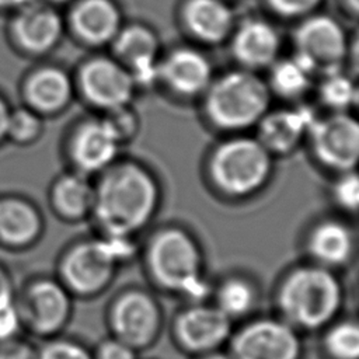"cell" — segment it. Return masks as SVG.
Returning a JSON list of instances; mask_svg holds the SVG:
<instances>
[{
  "instance_id": "6da1fadb",
  "label": "cell",
  "mask_w": 359,
  "mask_h": 359,
  "mask_svg": "<svg viewBox=\"0 0 359 359\" xmlns=\"http://www.w3.org/2000/svg\"><path fill=\"white\" fill-rule=\"evenodd\" d=\"M158 199V184L143 164L116 160L100 172L91 213L105 233L129 236L151 219Z\"/></svg>"
},
{
  "instance_id": "7a4b0ae2",
  "label": "cell",
  "mask_w": 359,
  "mask_h": 359,
  "mask_svg": "<svg viewBox=\"0 0 359 359\" xmlns=\"http://www.w3.org/2000/svg\"><path fill=\"white\" fill-rule=\"evenodd\" d=\"M202 100L203 114L216 129L243 133L269 111L272 93L257 72L240 67L215 76Z\"/></svg>"
},
{
  "instance_id": "3957f363",
  "label": "cell",
  "mask_w": 359,
  "mask_h": 359,
  "mask_svg": "<svg viewBox=\"0 0 359 359\" xmlns=\"http://www.w3.org/2000/svg\"><path fill=\"white\" fill-rule=\"evenodd\" d=\"M272 170L273 156L255 136L243 133L219 143L208 161L213 185L231 198L258 192L269 181Z\"/></svg>"
},
{
  "instance_id": "277c9868",
  "label": "cell",
  "mask_w": 359,
  "mask_h": 359,
  "mask_svg": "<svg viewBox=\"0 0 359 359\" xmlns=\"http://www.w3.org/2000/svg\"><path fill=\"white\" fill-rule=\"evenodd\" d=\"M278 303L290 324L317 328L337 313L341 303V287L328 269L303 266L294 269L282 282Z\"/></svg>"
},
{
  "instance_id": "5b68a950",
  "label": "cell",
  "mask_w": 359,
  "mask_h": 359,
  "mask_svg": "<svg viewBox=\"0 0 359 359\" xmlns=\"http://www.w3.org/2000/svg\"><path fill=\"white\" fill-rule=\"evenodd\" d=\"M147 262L154 279L164 287L189 297H202L206 285L201 275V254L189 234L165 229L156 234L147 250Z\"/></svg>"
},
{
  "instance_id": "8992f818",
  "label": "cell",
  "mask_w": 359,
  "mask_h": 359,
  "mask_svg": "<svg viewBox=\"0 0 359 359\" xmlns=\"http://www.w3.org/2000/svg\"><path fill=\"white\" fill-rule=\"evenodd\" d=\"M349 43L345 27L330 14L313 13L302 18L293 31V56L316 77L342 70Z\"/></svg>"
},
{
  "instance_id": "52a82bcc",
  "label": "cell",
  "mask_w": 359,
  "mask_h": 359,
  "mask_svg": "<svg viewBox=\"0 0 359 359\" xmlns=\"http://www.w3.org/2000/svg\"><path fill=\"white\" fill-rule=\"evenodd\" d=\"M69 290L56 278L32 276L15 289L14 304L22 330L34 337L52 338L70 316Z\"/></svg>"
},
{
  "instance_id": "ba28073f",
  "label": "cell",
  "mask_w": 359,
  "mask_h": 359,
  "mask_svg": "<svg viewBox=\"0 0 359 359\" xmlns=\"http://www.w3.org/2000/svg\"><path fill=\"white\" fill-rule=\"evenodd\" d=\"M76 93L91 107L109 111L132 104L137 90L129 70L114 56H93L73 77Z\"/></svg>"
},
{
  "instance_id": "9c48e42d",
  "label": "cell",
  "mask_w": 359,
  "mask_h": 359,
  "mask_svg": "<svg viewBox=\"0 0 359 359\" xmlns=\"http://www.w3.org/2000/svg\"><path fill=\"white\" fill-rule=\"evenodd\" d=\"M317 163L338 172L352 171L359 157V125L349 112L317 116L307 139Z\"/></svg>"
},
{
  "instance_id": "30bf717a",
  "label": "cell",
  "mask_w": 359,
  "mask_h": 359,
  "mask_svg": "<svg viewBox=\"0 0 359 359\" xmlns=\"http://www.w3.org/2000/svg\"><path fill=\"white\" fill-rule=\"evenodd\" d=\"M8 38L13 46L27 56H45L62 41L66 20L57 6L39 0L11 11Z\"/></svg>"
},
{
  "instance_id": "8fae6325",
  "label": "cell",
  "mask_w": 359,
  "mask_h": 359,
  "mask_svg": "<svg viewBox=\"0 0 359 359\" xmlns=\"http://www.w3.org/2000/svg\"><path fill=\"white\" fill-rule=\"evenodd\" d=\"M115 264L101 238L79 243L60 258L57 279L69 292L90 294L108 283Z\"/></svg>"
},
{
  "instance_id": "7c38bea8",
  "label": "cell",
  "mask_w": 359,
  "mask_h": 359,
  "mask_svg": "<svg viewBox=\"0 0 359 359\" xmlns=\"http://www.w3.org/2000/svg\"><path fill=\"white\" fill-rule=\"evenodd\" d=\"M215 79L209 57L196 48L177 46L160 57L158 83L180 98H202Z\"/></svg>"
},
{
  "instance_id": "4fadbf2b",
  "label": "cell",
  "mask_w": 359,
  "mask_h": 359,
  "mask_svg": "<svg viewBox=\"0 0 359 359\" xmlns=\"http://www.w3.org/2000/svg\"><path fill=\"white\" fill-rule=\"evenodd\" d=\"M111 48L112 56L129 70L137 88L158 83L160 39L153 28L139 22L123 24Z\"/></svg>"
},
{
  "instance_id": "5bb4252c",
  "label": "cell",
  "mask_w": 359,
  "mask_h": 359,
  "mask_svg": "<svg viewBox=\"0 0 359 359\" xmlns=\"http://www.w3.org/2000/svg\"><path fill=\"white\" fill-rule=\"evenodd\" d=\"M233 359H297L300 341L293 328L276 320H257L233 339Z\"/></svg>"
},
{
  "instance_id": "9a60e30c",
  "label": "cell",
  "mask_w": 359,
  "mask_h": 359,
  "mask_svg": "<svg viewBox=\"0 0 359 359\" xmlns=\"http://www.w3.org/2000/svg\"><path fill=\"white\" fill-rule=\"evenodd\" d=\"M121 144L102 118H87L76 125L67 142L73 170L84 175L102 172L118 160Z\"/></svg>"
},
{
  "instance_id": "2e32d148",
  "label": "cell",
  "mask_w": 359,
  "mask_h": 359,
  "mask_svg": "<svg viewBox=\"0 0 359 359\" xmlns=\"http://www.w3.org/2000/svg\"><path fill=\"white\" fill-rule=\"evenodd\" d=\"M229 41L233 57L247 70L268 69L280 57L282 36L278 28L262 17H250L236 24Z\"/></svg>"
},
{
  "instance_id": "e0dca14e",
  "label": "cell",
  "mask_w": 359,
  "mask_h": 359,
  "mask_svg": "<svg viewBox=\"0 0 359 359\" xmlns=\"http://www.w3.org/2000/svg\"><path fill=\"white\" fill-rule=\"evenodd\" d=\"M111 325L116 339L132 348L144 346L158 331V307L149 294L140 290L126 292L114 303Z\"/></svg>"
},
{
  "instance_id": "ac0fdd59",
  "label": "cell",
  "mask_w": 359,
  "mask_h": 359,
  "mask_svg": "<svg viewBox=\"0 0 359 359\" xmlns=\"http://www.w3.org/2000/svg\"><path fill=\"white\" fill-rule=\"evenodd\" d=\"M66 27L87 46L111 45L123 27V15L115 0H74Z\"/></svg>"
},
{
  "instance_id": "d6986e66",
  "label": "cell",
  "mask_w": 359,
  "mask_h": 359,
  "mask_svg": "<svg viewBox=\"0 0 359 359\" xmlns=\"http://www.w3.org/2000/svg\"><path fill=\"white\" fill-rule=\"evenodd\" d=\"M74 94L76 86L73 76L55 65L35 67L25 76L21 84L24 105L43 118L65 111L70 105Z\"/></svg>"
},
{
  "instance_id": "ffe728a7",
  "label": "cell",
  "mask_w": 359,
  "mask_h": 359,
  "mask_svg": "<svg viewBox=\"0 0 359 359\" xmlns=\"http://www.w3.org/2000/svg\"><path fill=\"white\" fill-rule=\"evenodd\" d=\"M317 115L307 105L285 107L271 109L257 123L255 137L272 154H289L294 151L303 140Z\"/></svg>"
},
{
  "instance_id": "44dd1931",
  "label": "cell",
  "mask_w": 359,
  "mask_h": 359,
  "mask_svg": "<svg viewBox=\"0 0 359 359\" xmlns=\"http://www.w3.org/2000/svg\"><path fill=\"white\" fill-rule=\"evenodd\" d=\"M42 233L43 217L31 199L18 194H0V248L28 250Z\"/></svg>"
},
{
  "instance_id": "7402d4cb",
  "label": "cell",
  "mask_w": 359,
  "mask_h": 359,
  "mask_svg": "<svg viewBox=\"0 0 359 359\" xmlns=\"http://www.w3.org/2000/svg\"><path fill=\"white\" fill-rule=\"evenodd\" d=\"M181 21L187 32L205 45L229 41L234 27V11L226 0H185Z\"/></svg>"
},
{
  "instance_id": "603a6c76",
  "label": "cell",
  "mask_w": 359,
  "mask_h": 359,
  "mask_svg": "<svg viewBox=\"0 0 359 359\" xmlns=\"http://www.w3.org/2000/svg\"><path fill=\"white\" fill-rule=\"evenodd\" d=\"M230 327V318L216 306H192L178 316L175 332L184 346L209 351L227 338Z\"/></svg>"
},
{
  "instance_id": "cb8c5ba5",
  "label": "cell",
  "mask_w": 359,
  "mask_h": 359,
  "mask_svg": "<svg viewBox=\"0 0 359 359\" xmlns=\"http://www.w3.org/2000/svg\"><path fill=\"white\" fill-rule=\"evenodd\" d=\"M52 210L65 220H77L93 210L94 184L88 175L69 171L55 178L49 188Z\"/></svg>"
},
{
  "instance_id": "d4e9b609",
  "label": "cell",
  "mask_w": 359,
  "mask_h": 359,
  "mask_svg": "<svg viewBox=\"0 0 359 359\" xmlns=\"http://www.w3.org/2000/svg\"><path fill=\"white\" fill-rule=\"evenodd\" d=\"M353 247L351 230L341 222L325 220L317 224L309 237V250L324 266L344 264Z\"/></svg>"
},
{
  "instance_id": "484cf974",
  "label": "cell",
  "mask_w": 359,
  "mask_h": 359,
  "mask_svg": "<svg viewBox=\"0 0 359 359\" xmlns=\"http://www.w3.org/2000/svg\"><path fill=\"white\" fill-rule=\"evenodd\" d=\"M268 70L266 83L272 95L276 94L289 101H299L314 87V73L293 55L279 57Z\"/></svg>"
},
{
  "instance_id": "4316f807",
  "label": "cell",
  "mask_w": 359,
  "mask_h": 359,
  "mask_svg": "<svg viewBox=\"0 0 359 359\" xmlns=\"http://www.w3.org/2000/svg\"><path fill=\"white\" fill-rule=\"evenodd\" d=\"M317 95L330 112H349L358 104V86L353 74L344 70L320 76Z\"/></svg>"
},
{
  "instance_id": "83f0119b",
  "label": "cell",
  "mask_w": 359,
  "mask_h": 359,
  "mask_svg": "<svg viewBox=\"0 0 359 359\" xmlns=\"http://www.w3.org/2000/svg\"><path fill=\"white\" fill-rule=\"evenodd\" d=\"M43 133V116L31 109L27 105H18L11 108L7 137L6 142H10L17 146H29L35 143Z\"/></svg>"
},
{
  "instance_id": "f1b7e54d",
  "label": "cell",
  "mask_w": 359,
  "mask_h": 359,
  "mask_svg": "<svg viewBox=\"0 0 359 359\" xmlns=\"http://www.w3.org/2000/svg\"><path fill=\"white\" fill-rule=\"evenodd\" d=\"M252 287L240 278H231L222 283L216 293V307L230 320L245 314L254 304Z\"/></svg>"
},
{
  "instance_id": "f546056e",
  "label": "cell",
  "mask_w": 359,
  "mask_h": 359,
  "mask_svg": "<svg viewBox=\"0 0 359 359\" xmlns=\"http://www.w3.org/2000/svg\"><path fill=\"white\" fill-rule=\"evenodd\" d=\"M327 352L335 359H358L359 355V330L352 321H344L334 325L324 341Z\"/></svg>"
},
{
  "instance_id": "4dcf8cb0",
  "label": "cell",
  "mask_w": 359,
  "mask_h": 359,
  "mask_svg": "<svg viewBox=\"0 0 359 359\" xmlns=\"http://www.w3.org/2000/svg\"><path fill=\"white\" fill-rule=\"evenodd\" d=\"M101 118L121 146L130 142L139 132L140 118L132 104L105 111Z\"/></svg>"
},
{
  "instance_id": "1f68e13d",
  "label": "cell",
  "mask_w": 359,
  "mask_h": 359,
  "mask_svg": "<svg viewBox=\"0 0 359 359\" xmlns=\"http://www.w3.org/2000/svg\"><path fill=\"white\" fill-rule=\"evenodd\" d=\"M331 196L344 210L356 212L359 203V180L355 170L338 172L331 187Z\"/></svg>"
},
{
  "instance_id": "d6a6232c",
  "label": "cell",
  "mask_w": 359,
  "mask_h": 359,
  "mask_svg": "<svg viewBox=\"0 0 359 359\" xmlns=\"http://www.w3.org/2000/svg\"><path fill=\"white\" fill-rule=\"evenodd\" d=\"M38 359H93L79 344L62 338H48L38 348Z\"/></svg>"
},
{
  "instance_id": "836d02e7",
  "label": "cell",
  "mask_w": 359,
  "mask_h": 359,
  "mask_svg": "<svg viewBox=\"0 0 359 359\" xmlns=\"http://www.w3.org/2000/svg\"><path fill=\"white\" fill-rule=\"evenodd\" d=\"M266 7L285 20L304 18L317 11L324 0H264Z\"/></svg>"
},
{
  "instance_id": "e575fe53",
  "label": "cell",
  "mask_w": 359,
  "mask_h": 359,
  "mask_svg": "<svg viewBox=\"0 0 359 359\" xmlns=\"http://www.w3.org/2000/svg\"><path fill=\"white\" fill-rule=\"evenodd\" d=\"M0 359H38V348L22 334L0 342Z\"/></svg>"
},
{
  "instance_id": "d590c367",
  "label": "cell",
  "mask_w": 359,
  "mask_h": 359,
  "mask_svg": "<svg viewBox=\"0 0 359 359\" xmlns=\"http://www.w3.org/2000/svg\"><path fill=\"white\" fill-rule=\"evenodd\" d=\"M22 324L15 309V304H10L7 307L0 309V342L22 335Z\"/></svg>"
},
{
  "instance_id": "8d00e7d4",
  "label": "cell",
  "mask_w": 359,
  "mask_h": 359,
  "mask_svg": "<svg viewBox=\"0 0 359 359\" xmlns=\"http://www.w3.org/2000/svg\"><path fill=\"white\" fill-rule=\"evenodd\" d=\"M97 359H135V352L128 344L119 339H111L100 346Z\"/></svg>"
},
{
  "instance_id": "74e56055",
  "label": "cell",
  "mask_w": 359,
  "mask_h": 359,
  "mask_svg": "<svg viewBox=\"0 0 359 359\" xmlns=\"http://www.w3.org/2000/svg\"><path fill=\"white\" fill-rule=\"evenodd\" d=\"M15 289L11 271L0 261V309L14 303Z\"/></svg>"
},
{
  "instance_id": "f35d334b",
  "label": "cell",
  "mask_w": 359,
  "mask_h": 359,
  "mask_svg": "<svg viewBox=\"0 0 359 359\" xmlns=\"http://www.w3.org/2000/svg\"><path fill=\"white\" fill-rule=\"evenodd\" d=\"M11 107L6 101V98L0 94V144L6 142L7 137V126H8V118H10Z\"/></svg>"
},
{
  "instance_id": "ab89813d",
  "label": "cell",
  "mask_w": 359,
  "mask_h": 359,
  "mask_svg": "<svg viewBox=\"0 0 359 359\" xmlns=\"http://www.w3.org/2000/svg\"><path fill=\"white\" fill-rule=\"evenodd\" d=\"M338 4L341 10L352 20L358 17V10H359V0H338Z\"/></svg>"
},
{
  "instance_id": "60d3db41",
  "label": "cell",
  "mask_w": 359,
  "mask_h": 359,
  "mask_svg": "<svg viewBox=\"0 0 359 359\" xmlns=\"http://www.w3.org/2000/svg\"><path fill=\"white\" fill-rule=\"evenodd\" d=\"M39 0H0V11H14L27 4L35 3Z\"/></svg>"
},
{
  "instance_id": "b9f144b4",
  "label": "cell",
  "mask_w": 359,
  "mask_h": 359,
  "mask_svg": "<svg viewBox=\"0 0 359 359\" xmlns=\"http://www.w3.org/2000/svg\"><path fill=\"white\" fill-rule=\"evenodd\" d=\"M203 359H231V358H229V356H226V355H222V353H213V355L205 356Z\"/></svg>"
},
{
  "instance_id": "7bdbcfd3",
  "label": "cell",
  "mask_w": 359,
  "mask_h": 359,
  "mask_svg": "<svg viewBox=\"0 0 359 359\" xmlns=\"http://www.w3.org/2000/svg\"><path fill=\"white\" fill-rule=\"evenodd\" d=\"M45 1L52 3V4H55V6H59V4H65V3H72V1H74V0H45Z\"/></svg>"
}]
</instances>
